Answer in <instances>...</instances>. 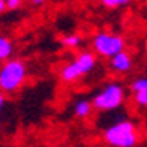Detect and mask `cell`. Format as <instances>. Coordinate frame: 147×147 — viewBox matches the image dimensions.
I'll return each mask as SVG.
<instances>
[{
  "label": "cell",
  "mask_w": 147,
  "mask_h": 147,
  "mask_svg": "<svg viewBox=\"0 0 147 147\" xmlns=\"http://www.w3.org/2000/svg\"><path fill=\"white\" fill-rule=\"evenodd\" d=\"M104 141L110 147H136L139 142L138 126L131 120H118L104 131Z\"/></svg>",
  "instance_id": "1"
},
{
  "label": "cell",
  "mask_w": 147,
  "mask_h": 147,
  "mask_svg": "<svg viewBox=\"0 0 147 147\" xmlns=\"http://www.w3.org/2000/svg\"><path fill=\"white\" fill-rule=\"evenodd\" d=\"M126 99V91L120 82H110L104 86L92 99V107L99 112H112L123 105Z\"/></svg>",
  "instance_id": "2"
},
{
  "label": "cell",
  "mask_w": 147,
  "mask_h": 147,
  "mask_svg": "<svg viewBox=\"0 0 147 147\" xmlns=\"http://www.w3.org/2000/svg\"><path fill=\"white\" fill-rule=\"evenodd\" d=\"M26 79V65L21 60H8L0 68V91L16 92Z\"/></svg>",
  "instance_id": "3"
},
{
  "label": "cell",
  "mask_w": 147,
  "mask_h": 147,
  "mask_svg": "<svg viewBox=\"0 0 147 147\" xmlns=\"http://www.w3.org/2000/svg\"><path fill=\"white\" fill-rule=\"evenodd\" d=\"M97 65V58H95V53L89 52V50H84L81 52L74 60H71L69 63H66L63 66L60 73V78L63 82H73L78 78L86 76L95 68Z\"/></svg>",
  "instance_id": "4"
},
{
  "label": "cell",
  "mask_w": 147,
  "mask_h": 147,
  "mask_svg": "<svg viewBox=\"0 0 147 147\" xmlns=\"http://www.w3.org/2000/svg\"><path fill=\"white\" fill-rule=\"evenodd\" d=\"M125 39L121 36L115 34V32H97L92 37V47L94 52L100 57L105 58H112L117 53L125 50Z\"/></svg>",
  "instance_id": "5"
},
{
  "label": "cell",
  "mask_w": 147,
  "mask_h": 147,
  "mask_svg": "<svg viewBox=\"0 0 147 147\" xmlns=\"http://www.w3.org/2000/svg\"><path fill=\"white\" fill-rule=\"evenodd\" d=\"M110 69L120 74L129 73L133 69V58H131V55L126 50H123V52L117 53L115 57H112L110 58Z\"/></svg>",
  "instance_id": "6"
},
{
  "label": "cell",
  "mask_w": 147,
  "mask_h": 147,
  "mask_svg": "<svg viewBox=\"0 0 147 147\" xmlns=\"http://www.w3.org/2000/svg\"><path fill=\"white\" fill-rule=\"evenodd\" d=\"M131 92L134 95V102L142 108H147V78L139 76L131 82Z\"/></svg>",
  "instance_id": "7"
},
{
  "label": "cell",
  "mask_w": 147,
  "mask_h": 147,
  "mask_svg": "<svg viewBox=\"0 0 147 147\" xmlns=\"http://www.w3.org/2000/svg\"><path fill=\"white\" fill-rule=\"evenodd\" d=\"M92 100H87V99H79L73 107V112H74V117L76 118H86L91 115L92 112Z\"/></svg>",
  "instance_id": "8"
},
{
  "label": "cell",
  "mask_w": 147,
  "mask_h": 147,
  "mask_svg": "<svg viewBox=\"0 0 147 147\" xmlns=\"http://www.w3.org/2000/svg\"><path fill=\"white\" fill-rule=\"evenodd\" d=\"M11 53H13V44L10 42V39L0 36V61L10 58Z\"/></svg>",
  "instance_id": "9"
},
{
  "label": "cell",
  "mask_w": 147,
  "mask_h": 147,
  "mask_svg": "<svg viewBox=\"0 0 147 147\" xmlns=\"http://www.w3.org/2000/svg\"><path fill=\"white\" fill-rule=\"evenodd\" d=\"M61 45H65L68 49H76L82 44V37L79 34H66L61 37Z\"/></svg>",
  "instance_id": "10"
},
{
  "label": "cell",
  "mask_w": 147,
  "mask_h": 147,
  "mask_svg": "<svg viewBox=\"0 0 147 147\" xmlns=\"http://www.w3.org/2000/svg\"><path fill=\"white\" fill-rule=\"evenodd\" d=\"M100 3L105 8H121L131 3V0H100Z\"/></svg>",
  "instance_id": "11"
},
{
  "label": "cell",
  "mask_w": 147,
  "mask_h": 147,
  "mask_svg": "<svg viewBox=\"0 0 147 147\" xmlns=\"http://www.w3.org/2000/svg\"><path fill=\"white\" fill-rule=\"evenodd\" d=\"M7 3V10H16L21 5V0H5Z\"/></svg>",
  "instance_id": "12"
},
{
  "label": "cell",
  "mask_w": 147,
  "mask_h": 147,
  "mask_svg": "<svg viewBox=\"0 0 147 147\" xmlns=\"http://www.w3.org/2000/svg\"><path fill=\"white\" fill-rule=\"evenodd\" d=\"M5 107V97H3V94L0 92V112H2V108Z\"/></svg>",
  "instance_id": "13"
},
{
  "label": "cell",
  "mask_w": 147,
  "mask_h": 147,
  "mask_svg": "<svg viewBox=\"0 0 147 147\" xmlns=\"http://www.w3.org/2000/svg\"><path fill=\"white\" fill-rule=\"evenodd\" d=\"M7 10V3H5V0H0V13Z\"/></svg>",
  "instance_id": "14"
},
{
  "label": "cell",
  "mask_w": 147,
  "mask_h": 147,
  "mask_svg": "<svg viewBox=\"0 0 147 147\" xmlns=\"http://www.w3.org/2000/svg\"><path fill=\"white\" fill-rule=\"evenodd\" d=\"M44 2H45V0H31V3L32 5H42Z\"/></svg>",
  "instance_id": "15"
}]
</instances>
